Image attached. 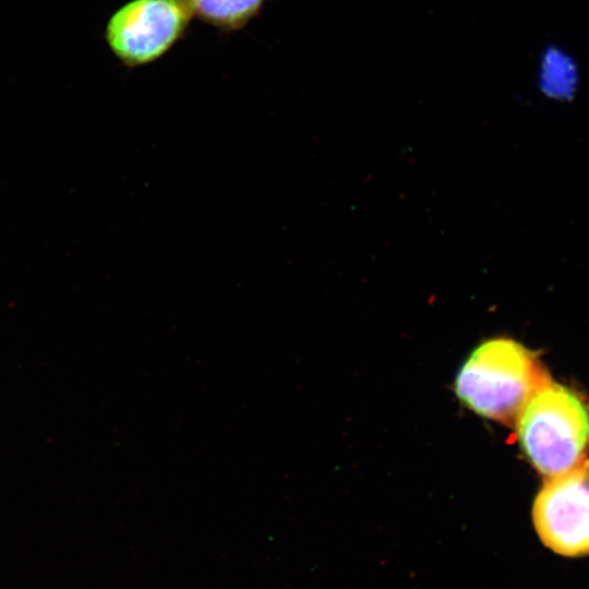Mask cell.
<instances>
[{
  "mask_svg": "<svg viewBox=\"0 0 589 589\" xmlns=\"http://www.w3.org/2000/svg\"><path fill=\"white\" fill-rule=\"evenodd\" d=\"M550 382L534 352L497 337L472 351L458 372L455 390L478 414L514 426L532 396Z\"/></svg>",
  "mask_w": 589,
  "mask_h": 589,
  "instance_id": "1",
  "label": "cell"
},
{
  "mask_svg": "<svg viewBox=\"0 0 589 589\" xmlns=\"http://www.w3.org/2000/svg\"><path fill=\"white\" fill-rule=\"evenodd\" d=\"M516 426L526 456L546 478L587 460L589 412L579 397L561 384L551 381L538 390Z\"/></svg>",
  "mask_w": 589,
  "mask_h": 589,
  "instance_id": "2",
  "label": "cell"
},
{
  "mask_svg": "<svg viewBox=\"0 0 589 589\" xmlns=\"http://www.w3.org/2000/svg\"><path fill=\"white\" fill-rule=\"evenodd\" d=\"M193 19L189 0H130L108 20L105 39L124 67H144L183 39Z\"/></svg>",
  "mask_w": 589,
  "mask_h": 589,
  "instance_id": "3",
  "label": "cell"
},
{
  "mask_svg": "<svg viewBox=\"0 0 589 589\" xmlns=\"http://www.w3.org/2000/svg\"><path fill=\"white\" fill-rule=\"evenodd\" d=\"M541 542L556 554H589V461L548 478L532 505Z\"/></svg>",
  "mask_w": 589,
  "mask_h": 589,
  "instance_id": "4",
  "label": "cell"
},
{
  "mask_svg": "<svg viewBox=\"0 0 589 589\" xmlns=\"http://www.w3.org/2000/svg\"><path fill=\"white\" fill-rule=\"evenodd\" d=\"M194 17L220 32L243 29L259 16L267 0H189Z\"/></svg>",
  "mask_w": 589,
  "mask_h": 589,
  "instance_id": "5",
  "label": "cell"
},
{
  "mask_svg": "<svg viewBox=\"0 0 589 589\" xmlns=\"http://www.w3.org/2000/svg\"><path fill=\"white\" fill-rule=\"evenodd\" d=\"M578 80L577 63L565 50L549 46L542 51L538 62V83L545 95L567 98L575 93Z\"/></svg>",
  "mask_w": 589,
  "mask_h": 589,
  "instance_id": "6",
  "label": "cell"
}]
</instances>
